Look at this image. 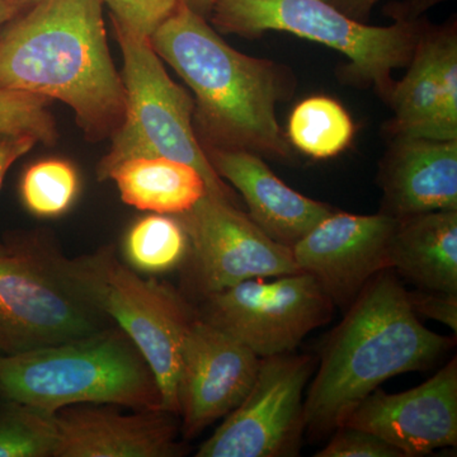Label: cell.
Listing matches in <instances>:
<instances>
[{
  "label": "cell",
  "instance_id": "obj_30",
  "mask_svg": "<svg viewBox=\"0 0 457 457\" xmlns=\"http://www.w3.org/2000/svg\"><path fill=\"white\" fill-rule=\"evenodd\" d=\"M38 143L31 135L0 134V189L9 168Z\"/></svg>",
  "mask_w": 457,
  "mask_h": 457
},
{
  "label": "cell",
  "instance_id": "obj_15",
  "mask_svg": "<svg viewBox=\"0 0 457 457\" xmlns=\"http://www.w3.org/2000/svg\"><path fill=\"white\" fill-rule=\"evenodd\" d=\"M176 414L156 409L122 414L90 404L54 414V457H174L182 455Z\"/></svg>",
  "mask_w": 457,
  "mask_h": 457
},
{
  "label": "cell",
  "instance_id": "obj_2",
  "mask_svg": "<svg viewBox=\"0 0 457 457\" xmlns=\"http://www.w3.org/2000/svg\"><path fill=\"white\" fill-rule=\"evenodd\" d=\"M453 345L423 326L395 270L363 287L321 348L303 399L305 433L326 437L385 381L431 368Z\"/></svg>",
  "mask_w": 457,
  "mask_h": 457
},
{
  "label": "cell",
  "instance_id": "obj_31",
  "mask_svg": "<svg viewBox=\"0 0 457 457\" xmlns=\"http://www.w3.org/2000/svg\"><path fill=\"white\" fill-rule=\"evenodd\" d=\"M444 0H405V2L393 3L385 8V14L394 18L395 22H409L417 21V18L426 11L427 8L437 4Z\"/></svg>",
  "mask_w": 457,
  "mask_h": 457
},
{
  "label": "cell",
  "instance_id": "obj_20",
  "mask_svg": "<svg viewBox=\"0 0 457 457\" xmlns=\"http://www.w3.org/2000/svg\"><path fill=\"white\" fill-rule=\"evenodd\" d=\"M405 77L394 84L387 102L394 111L390 137L457 140L442 114L441 92L436 75L431 27L425 25Z\"/></svg>",
  "mask_w": 457,
  "mask_h": 457
},
{
  "label": "cell",
  "instance_id": "obj_24",
  "mask_svg": "<svg viewBox=\"0 0 457 457\" xmlns=\"http://www.w3.org/2000/svg\"><path fill=\"white\" fill-rule=\"evenodd\" d=\"M21 198L27 210L38 218L64 215L79 192L77 170L62 159L32 164L21 180Z\"/></svg>",
  "mask_w": 457,
  "mask_h": 457
},
{
  "label": "cell",
  "instance_id": "obj_11",
  "mask_svg": "<svg viewBox=\"0 0 457 457\" xmlns=\"http://www.w3.org/2000/svg\"><path fill=\"white\" fill-rule=\"evenodd\" d=\"M188 237L191 282L201 297L245 279L302 272L293 249L270 239L237 204L204 195L177 215Z\"/></svg>",
  "mask_w": 457,
  "mask_h": 457
},
{
  "label": "cell",
  "instance_id": "obj_5",
  "mask_svg": "<svg viewBox=\"0 0 457 457\" xmlns=\"http://www.w3.org/2000/svg\"><path fill=\"white\" fill-rule=\"evenodd\" d=\"M51 260L83 300L137 345L155 376L162 408L179 417L183 345L197 312L170 286L140 278L113 249L75 258L51 253Z\"/></svg>",
  "mask_w": 457,
  "mask_h": 457
},
{
  "label": "cell",
  "instance_id": "obj_23",
  "mask_svg": "<svg viewBox=\"0 0 457 457\" xmlns=\"http://www.w3.org/2000/svg\"><path fill=\"white\" fill-rule=\"evenodd\" d=\"M56 445L54 414L0 399V457H54Z\"/></svg>",
  "mask_w": 457,
  "mask_h": 457
},
{
  "label": "cell",
  "instance_id": "obj_32",
  "mask_svg": "<svg viewBox=\"0 0 457 457\" xmlns=\"http://www.w3.org/2000/svg\"><path fill=\"white\" fill-rule=\"evenodd\" d=\"M378 0H329L345 16L352 20L363 22L369 17L370 12L378 4Z\"/></svg>",
  "mask_w": 457,
  "mask_h": 457
},
{
  "label": "cell",
  "instance_id": "obj_21",
  "mask_svg": "<svg viewBox=\"0 0 457 457\" xmlns=\"http://www.w3.org/2000/svg\"><path fill=\"white\" fill-rule=\"evenodd\" d=\"M354 125L339 102L315 96L300 102L290 114L287 141L312 159L335 158L353 139Z\"/></svg>",
  "mask_w": 457,
  "mask_h": 457
},
{
  "label": "cell",
  "instance_id": "obj_7",
  "mask_svg": "<svg viewBox=\"0 0 457 457\" xmlns=\"http://www.w3.org/2000/svg\"><path fill=\"white\" fill-rule=\"evenodd\" d=\"M219 31L257 37L267 31L293 33L332 47L350 60L351 75L389 98L395 69L413 57L426 23L370 26L345 16L328 0H218L210 14Z\"/></svg>",
  "mask_w": 457,
  "mask_h": 457
},
{
  "label": "cell",
  "instance_id": "obj_18",
  "mask_svg": "<svg viewBox=\"0 0 457 457\" xmlns=\"http://www.w3.org/2000/svg\"><path fill=\"white\" fill-rule=\"evenodd\" d=\"M389 260L417 288L457 294V210L398 219Z\"/></svg>",
  "mask_w": 457,
  "mask_h": 457
},
{
  "label": "cell",
  "instance_id": "obj_27",
  "mask_svg": "<svg viewBox=\"0 0 457 457\" xmlns=\"http://www.w3.org/2000/svg\"><path fill=\"white\" fill-rule=\"evenodd\" d=\"M111 11L112 22L135 35L150 38L185 0H102Z\"/></svg>",
  "mask_w": 457,
  "mask_h": 457
},
{
  "label": "cell",
  "instance_id": "obj_33",
  "mask_svg": "<svg viewBox=\"0 0 457 457\" xmlns=\"http://www.w3.org/2000/svg\"><path fill=\"white\" fill-rule=\"evenodd\" d=\"M26 5L22 0H0V31L3 27L16 20Z\"/></svg>",
  "mask_w": 457,
  "mask_h": 457
},
{
  "label": "cell",
  "instance_id": "obj_34",
  "mask_svg": "<svg viewBox=\"0 0 457 457\" xmlns=\"http://www.w3.org/2000/svg\"><path fill=\"white\" fill-rule=\"evenodd\" d=\"M218 0H185V4L204 18H210L213 5Z\"/></svg>",
  "mask_w": 457,
  "mask_h": 457
},
{
  "label": "cell",
  "instance_id": "obj_19",
  "mask_svg": "<svg viewBox=\"0 0 457 457\" xmlns=\"http://www.w3.org/2000/svg\"><path fill=\"white\" fill-rule=\"evenodd\" d=\"M108 179L116 182L123 203L162 215L188 212L207 192L196 168L163 156L129 159Z\"/></svg>",
  "mask_w": 457,
  "mask_h": 457
},
{
  "label": "cell",
  "instance_id": "obj_28",
  "mask_svg": "<svg viewBox=\"0 0 457 457\" xmlns=\"http://www.w3.org/2000/svg\"><path fill=\"white\" fill-rule=\"evenodd\" d=\"M315 457H404L402 453L374 433L343 425L333 432L329 442Z\"/></svg>",
  "mask_w": 457,
  "mask_h": 457
},
{
  "label": "cell",
  "instance_id": "obj_29",
  "mask_svg": "<svg viewBox=\"0 0 457 457\" xmlns=\"http://www.w3.org/2000/svg\"><path fill=\"white\" fill-rule=\"evenodd\" d=\"M408 300L418 317H425L449 327L457 332V294L442 291H408Z\"/></svg>",
  "mask_w": 457,
  "mask_h": 457
},
{
  "label": "cell",
  "instance_id": "obj_3",
  "mask_svg": "<svg viewBox=\"0 0 457 457\" xmlns=\"http://www.w3.org/2000/svg\"><path fill=\"white\" fill-rule=\"evenodd\" d=\"M161 59L195 93V119L207 146L288 158L276 104L290 96L284 66L228 46L218 32L182 4L150 36Z\"/></svg>",
  "mask_w": 457,
  "mask_h": 457
},
{
  "label": "cell",
  "instance_id": "obj_16",
  "mask_svg": "<svg viewBox=\"0 0 457 457\" xmlns=\"http://www.w3.org/2000/svg\"><path fill=\"white\" fill-rule=\"evenodd\" d=\"M392 139L378 170L380 212L402 219L457 210V140Z\"/></svg>",
  "mask_w": 457,
  "mask_h": 457
},
{
  "label": "cell",
  "instance_id": "obj_35",
  "mask_svg": "<svg viewBox=\"0 0 457 457\" xmlns=\"http://www.w3.org/2000/svg\"><path fill=\"white\" fill-rule=\"evenodd\" d=\"M9 253V246L7 245H2L0 243V255H4Z\"/></svg>",
  "mask_w": 457,
  "mask_h": 457
},
{
  "label": "cell",
  "instance_id": "obj_37",
  "mask_svg": "<svg viewBox=\"0 0 457 457\" xmlns=\"http://www.w3.org/2000/svg\"><path fill=\"white\" fill-rule=\"evenodd\" d=\"M328 2H329V0H328Z\"/></svg>",
  "mask_w": 457,
  "mask_h": 457
},
{
  "label": "cell",
  "instance_id": "obj_13",
  "mask_svg": "<svg viewBox=\"0 0 457 457\" xmlns=\"http://www.w3.org/2000/svg\"><path fill=\"white\" fill-rule=\"evenodd\" d=\"M260 360L233 336L195 318L183 345L179 383L180 432L186 440L197 437L243 402Z\"/></svg>",
  "mask_w": 457,
  "mask_h": 457
},
{
  "label": "cell",
  "instance_id": "obj_6",
  "mask_svg": "<svg viewBox=\"0 0 457 457\" xmlns=\"http://www.w3.org/2000/svg\"><path fill=\"white\" fill-rule=\"evenodd\" d=\"M112 23L122 53L126 108L110 152L98 164V179H110L129 159L163 156L196 168L207 194L237 206L236 192L213 170L197 140L194 98L167 74L149 38Z\"/></svg>",
  "mask_w": 457,
  "mask_h": 457
},
{
  "label": "cell",
  "instance_id": "obj_10",
  "mask_svg": "<svg viewBox=\"0 0 457 457\" xmlns=\"http://www.w3.org/2000/svg\"><path fill=\"white\" fill-rule=\"evenodd\" d=\"M317 370L311 354L261 357L243 402L201 445L197 457H293L302 449L303 393Z\"/></svg>",
  "mask_w": 457,
  "mask_h": 457
},
{
  "label": "cell",
  "instance_id": "obj_12",
  "mask_svg": "<svg viewBox=\"0 0 457 457\" xmlns=\"http://www.w3.org/2000/svg\"><path fill=\"white\" fill-rule=\"evenodd\" d=\"M396 221L381 212L336 210L291 248L295 262L345 312L378 273L392 269L389 249Z\"/></svg>",
  "mask_w": 457,
  "mask_h": 457
},
{
  "label": "cell",
  "instance_id": "obj_17",
  "mask_svg": "<svg viewBox=\"0 0 457 457\" xmlns=\"http://www.w3.org/2000/svg\"><path fill=\"white\" fill-rule=\"evenodd\" d=\"M213 170L242 195L248 215L275 242L293 248L336 210L295 191L254 153L204 147Z\"/></svg>",
  "mask_w": 457,
  "mask_h": 457
},
{
  "label": "cell",
  "instance_id": "obj_9",
  "mask_svg": "<svg viewBox=\"0 0 457 457\" xmlns=\"http://www.w3.org/2000/svg\"><path fill=\"white\" fill-rule=\"evenodd\" d=\"M197 315L258 357L290 353L332 321L336 305L305 272L245 279L201 297Z\"/></svg>",
  "mask_w": 457,
  "mask_h": 457
},
{
  "label": "cell",
  "instance_id": "obj_8",
  "mask_svg": "<svg viewBox=\"0 0 457 457\" xmlns=\"http://www.w3.org/2000/svg\"><path fill=\"white\" fill-rule=\"evenodd\" d=\"M0 255V354L23 353L104 329V315L57 272L51 253L9 243Z\"/></svg>",
  "mask_w": 457,
  "mask_h": 457
},
{
  "label": "cell",
  "instance_id": "obj_4",
  "mask_svg": "<svg viewBox=\"0 0 457 457\" xmlns=\"http://www.w3.org/2000/svg\"><path fill=\"white\" fill-rule=\"evenodd\" d=\"M0 399L50 414L83 404L163 409L152 369L119 327L23 353L0 354Z\"/></svg>",
  "mask_w": 457,
  "mask_h": 457
},
{
  "label": "cell",
  "instance_id": "obj_36",
  "mask_svg": "<svg viewBox=\"0 0 457 457\" xmlns=\"http://www.w3.org/2000/svg\"><path fill=\"white\" fill-rule=\"evenodd\" d=\"M23 3H26L27 5L29 4H35V3L40 2V0H22Z\"/></svg>",
  "mask_w": 457,
  "mask_h": 457
},
{
  "label": "cell",
  "instance_id": "obj_25",
  "mask_svg": "<svg viewBox=\"0 0 457 457\" xmlns=\"http://www.w3.org/2000/svg\"><path fill=\"white\" fill-rule=\"evenodd\" d=\"M50 98L21 90L0 89V134L31 135L53 145L57 139Z\"/></svg>",
  "mask_w": 457,
  "mask_h": 457
},
{
  "label": "cell",
  "instance_id": "obj_1",
  "mask_svg": "<svg viewBox=\"0 0 457 457\" xmlns=\"http://www.w3.org/2000/svg\"><path fill=\"white\" fill-rule=\"evenodd\" d=\"M102 4V0H40L0 33V89L64 102L90 140L112 137L126 108Z\"/></svg>",
  "mask_w": 457,
  "mask_h": 457
},
{
  "label": "cell",
  "instance_id": "obj_26",
  "mask_svg": "<svg viewBox=\"0 0 457 457\" xmlns=\"http://www.w3.org/2000/svg\"><path fill=\"white\" fill-rule=\"evenodd\" d=\"M436 75L441 92L442 114L447 128L457 135V35L456 25L432 29Z\"/></svg>",
  "mask_w": 457,
  "mask_h": 457
},
{
  "label": "cell",
  "instance_id": "obj_22",
  "mask_svg": "<svg viewBox=\"0 0 457 457\" xmlns=\"http://www.w3.org/2000/svg\"><path fill=\"white\" fill-rule=\"evenodd\" d=\"M188 237L179 216L152 213L135 222L123 243L132 269L149 275L170 272L186 261Z\"/></svg>",
  "mask_w": 457,
  "mask_h": 457
},
{
  "label": "cell",
  "instance_id": "obj_14",
  "mask_svg": "<svg viewBox=\"0 0 457 457\" xmlns=\"http://www.w3.org/2000/svg\"><path fill=\"white\" fill-rule=\"evenodd\" d=\"M374 433L404 457L457 445V361L407 392L376 389L343 423ZM342 425V426H343Z\"/></svg>",
  "mask_w": 457,
  "mask_h": 457
}]
</instances>
